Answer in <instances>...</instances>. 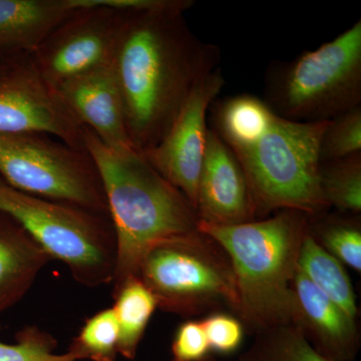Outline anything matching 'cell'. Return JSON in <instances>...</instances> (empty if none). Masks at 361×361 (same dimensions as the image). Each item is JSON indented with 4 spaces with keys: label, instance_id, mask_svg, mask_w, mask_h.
I'll return each mask as SVG.
<instances>
[{
    "label": "cell",
    "instance_id": "cell-1",
    "mask_svg": "<svg viewBox=\"0 0 361 361\" xmlns=\"http://www.w3.org/2000/svg\"><path fill=\"white\" fill-rule=\"evenodd\" d=\"M194 4L125 8L111 66L130 142L140 153L163 139L195 85L219 68V47L202 42L185 20Z\"/></svg>",
    "mask_w": 361,
    "mask_h": 361
},
{
    "label": "cell",
    "instance_id": "cell-2",
    "mask_svg": "<svg viewBox=\"0 0 361 361\" xmlns=\"http://www.w3.org/2000/svg\"><path fill=\"white\" fill-rule=\"evenodd\" d=\"M85 149L96 163L115 230L113 290L139 275L145 254L163 240L198 232L197 209L134 148L114 149L85 128Z\"/></svg>",
    "mask_w": 361,
    "mask_h": 361
},
{
    "label": "cell",
    "instance_id": "cell-3",
    "mask_svg": "<svg viewBox=\"0 0 361 361\" xmlns=\"http://www.w3.org/2000/svg\"><path fill=\"white\" fill-rule=\"evenodd\" d=\"M199 232L215 241L229 259L238 292L237 314L254 334L298 323L294 279L310 216L281 210L262 220L236 225L199 221Z\"/></svg>",
    "mask_w": 361,
    "mask_h": 361
},
{
    "label": "cell",
    "instance_id": "cell-4",
    "mask_svg": "<svg viewBox=\"0 0 361 361\" xmlns=\"http://www.w3.org/2000/svg\"><path fill=\"white\" fill-rule=\"evenodd\" d=\"M265 103L280 118L329 122L361 106V20L290 61H275L265 77Z\"/></svg>",
    "mask_w": 361,
    "mask_h": 361
},
{
    "label": "cell",
    "instance_id": "cell-5",
    "mask_svg": "<svg viewBox=\"0 0 361 361\" xmlns=\"http://www.w3.org/2000/svg\"><path fill=\"white\" fill-rule=\"evenodd\" d=\"M327 123L276 116L256 144L233 151L245 174L256 217L281 210L317 216L329 208L319 186L320 140Z\"/></svg>",
    "mask_w": 361,
    "mask_h": 361
},
{
    "label": "cell",
    "instance_id": "cell-6",
    "mask_svg": "<svg viewBox=\"0 0 361 361\" xmlns=\"http://www.w3.org/2000/svg\"><path fill=\"white\" fill-rule=\"evenodd\" d=\"M0 211L32 235L73 279L94 288L111 284L116 240L110 216L63 202L23 193L0 179Z\"/></svg>",
    "mask_w": 361,
    "mask_h": 361
},
{
    "label": "cell",
    "instance_id": "cell-7",
    "mask_svg": "<svg viewBox=\"0 0 361 361\" xmlns=\"http://www.w3.org/2000/svg\"><path fill=\"white\" fill-rule=\"evenodd\" d=\"M137 277L163 311L183 316L220 306L238 311V292L229 259L201 232L157 243L145 254Z\"/></svg>",
    "mask_w": 361,
    "mask_h": 361
},
{
    "label": "cell",
    "instance_id": "cell-8",
    "mask_svg": "<svg viewBox=\"0 0 361 361\" xmlns=\"http://www.w3.org/2000/svg\"><path fill=\"white\" fill-rule=\"evenodd\" d=\"M0 179L23 193L109 215L92 157L54 135L0 134Z\"/></svg>",
    "mask_w": 361,
    "mask_h": 361
},
{
    "label": "cell",
    "instance_id": "cell-9",
    "mask_svg": "<svg viewBox=\"0 0 361 361\" xmlns=\"http://www.w3.org/2000/svg\"><path fill=\"white\" fill-rule=\"evenodd\" d=\"M78 7L59 23L30 54L52 89L71 78L110 65L122 28L125 8L108 0H77Z\"/></svg>",
    "mask_w": 361,
    "mask_h": 361
},
{
    "label": "cell",
    "instance_id": "cell-10",
    "mask_svg": "<svg viewBox=\"0 0 361 361\" xmlns=\"http://www.w3.org/2000/svg\"><path fill=\"white\" fill-rule=\"evenodd\" d=\"M84 129L40 75L30 54L20 56L0 77V134L44 133L87 149Z\"/></svg>",
    "mask_w": 361,
    "mask_h": 361
},
{
    "label": "cell",
    "instance_id": "cell-11",
    "mask_svg": "<svg viewBox=\"0 0 361 361\" xmlns=\"http://www.w3.org/2000/svg\"><path fill=\"white\" fill-rule=\"evenodd\" d=\"M224 84L220 68L199 80L167 134L156 146L142 153L149 165L180 190L196 209L208 137L207 111Z\"/></svg>",
    "mask_w": 361,
    "mask_h": 361
},
{
    "label": "cell",
    "instance_id": "cell-12",
    "mask_svg": "<svg viewBox=\"0 0 361 361\" xmlns=\"http://www.w3.org/2000/svg\"><path fill=\"white\" fill-rule=\"evenodd\" d=\"M197 212L201 221L216 225L256 220L255 207L241 164L212 128L208 130L199 178Z\"/></svg>",
    "mask_w": 361,
    "mask_h": 361
},
{
    "label": "cell",
    "instance_id": "cell-13",
    "mask_svg": "<svg viewBox=\"0 0 361 361\" xmlns=\"http://www.w3.org/2000/svg\"><path fill=\"white\" fill-rule=\"evenodd\" d=\"M56 90L75 120L106 146L114 149L133 148L123 97L111 63L71 78Z\"/></svg>",
    "mask_w": 361,
    "mask_h": 361
},
{
    "label": "cell",
    "instance_id": "cell-14",
    "mask_svg": "<svg viewBox=\"0 0 361 361\" xmlns=\"http://www.w3.org/2000/svg\"><path fill=\"white\" fill-rule=\"evenodd\" d=\"M294 291L298 304V323L316 350L331 361H353L360 336L357 322L315 288L297 270Z\"/></svg>",
    "mask_w": 361,
    "mask_h": 361
},
{
    "label": "cell",
    "instance_id": "cell-15",
    "mask_svg": "<svg viewBox=\"0 0 361 361\" xmlns=\"http://www.w3.org/2000/svg\"><path fill=\"white\" fill-rule=\"evenodd\" d=\"M51 260L18 221L0 211V316L20 302Z\"/></svg>",
    "mask_w": 361,
    "mask_h": 361
},
{
    "label": "cell",
    "instance_id": "cell-16",
    "mask_svg": "<svg viewBox=\"0 0 361 361\" xmlns=\"http://www.w3.org/2000/svg\"><path fill=\"white\" fill-rule=\"evenodd\" d=\"M77 0H0V51L32 54Z\"/></svg>",
    "mask_w": 361,
    "mask_h": 361
},
{
    "label": "cell",
    "instance_id": "cell-17",
    "mask_svg": "<svg viewBox=\"0 0 361 361\" xmlns=\"http://www.w3.org/2000/svg\"><path fill=\"white\" fill-rule=\"evenodd\" d=\"M212 129L232 151L256 144L268 132L276 118L264 99L238 94L214 102Z\"/></svg>",
    "mask_w": 361,
    "mask_h": 361
},
{
    "label": "cell",
    "instance_id": "cell-18",
    "mask_svg": "<svg viewBox=\"0 0 361 361\" xmlns=\"http://www.w3.org/2000/svg\"><path fill=\"white\" fill-rule=\"evenodd\" d=\"M113 297L111 308L118 329V355L134 360L158 302L139 277L123 282L113 290Z\"/></svg>",
    "mask_w": 361,
    "mask_h": 361
},
{
    "label": "cell",
    "instance_id": "cell-19",
    "mask_svg": "<svg viewBox=\"0 0 361 361\" xmlns=\"http://www.w3.org/2000/svg\"><path fill=\"white\" fill-rule=\"evenodd\" d=\"M298 271L323 295L356 319L358 310L355 293L344 265L325 250L310 231L301 247Z\"/></svg>",
    "mask_w": 361,
    "mask_h": 361
},
{
    "label": "cell",
    "instance_id": "cell-20",
    "mask_svg": "<svg viewBox=\"0 0 361 361\" xmlns=\"http://www.w3.org/2000/svg\"><path fill=\"white\" fill-rule=\"evenodd\" d=\"M238 361H331L316 350L302 329L279 325L255 334V339Z\"/></svg>",
    "mask_w": 361,
    "mask_h": 361
},
{
    "label": "cell",
    "instance_id": "cell-21",
    "mask_svg": "<svg viewBox=\"0 0 361 361\" xmlns=\"http://www.w3.org/2000/svg\"><path fill=\"white\" fill-rule=\"evenodd\" d=\"M319 186L329 207L339 212H361V152L353 155L320 161Z\"/></svg>",
    "mask_w": 361,
    "mask_h": 361
},
{
    "label": "cell",
    "instance_id": "cell-22",
    "mask_svg": "<svg viewBox=\"0 0 361 361\" xmlns=\"http://www.w3.org/2000/svg\"><path fill=\"white\" fill-rule=\"evenodd\" d=\"M118 329L113 308H104L85 320L68 353L77 360L116 361Z\"/></svg>",
    "mask_w": 361,
    "mask_h": 361
},
{
    "label": "cell",
    "instance_id": "cell-23",
    "mask_svg": "<svg viewBox=\"0 0 361 361\" xmlns=\"http://www.w3.org/2000/svg\"><path fill=\"white\" fill-rule=\"evenodd\" d=\"M310 231L329 253L343 265L360 273L361 230L356 220L323 217L318 223L310 218Z\"/></svg>",
    "mask_w": 361,
    "mask_h": 361
},
{
    "label": "cell",
    "instance_id": "cell-24",
    "mask_svg": "<svg viewBox=\"0 0 361 361\" xmlns=\"http://www.w3.org/2000/svg\"><path fill=\"white\" fill-rule=\"evenodd\" d=\"M56 337L37 325H27L16 334L14 343L0 341V361H80L71 353H56Z\"/></svg>",
    "mask_w": 361,
    "mask_h": 361
},
{
    "label": "cell",
    "instance_id": "cell-25",
    "mask_svg": "<svg viewBox=\"0 0 361 361\" xmlns=\"http://www.w3.org/2000/svg\"><path fill=\"white\" fill-rule=\"evenodd\" d=\"M361 152V106L327 123L319 146L320 161L336 160Z\"/></svg>",
    "mask_w": 361,
    "mask_h": 361
},
{
    "label": "cell",
    "instance_id": "cell-26",
    "mask_svg": "<svg viewBox=\"0 0 361 361\" xmlns=\"http://www.w3.org/2000/svg\"><path fill=\"white\" fill-rule=\"evenodd\" d=\"M201 322L213 353L232 355L242 345L245 329L239 318L224 312H214Z\"/></svg>",
    "mask_w": 361,
    "mask_h": 361
},
{
    "label": "cell",
    "instance_id": "cell-27",
    "mask_svg": "<svg viewBox=\"0 0 361 361\" xmlns=\"http://www.w3.org/2000/svg\"><path fill=\"white\" fill-rule=\"evenodd\" d=\"M211 349L201 320H186L176 330L171 344L173 361H201Z\"/></svg>",
    "mask_w": 361,
    "mask_h": 361
},
{
    "label": "cell",
    "instance_id": "cell-28",
    "mask_svg": "<svg viewBox=\"0 0 361 361\" xmlns=\"http://www.w3.org/2000/svg\"><path fill=\"white\" fill-rule=\"evenodd\" d=\"M23 54H6L0 51V77L4 75Z\"/></svg>",
    "mask_w": 361,
    "mask_h": 361
},
{
    "label": "cell",
    "instance_id": "cell-29",
    "mask_svg": "<svg viewBox=\"0 0 361 361\" xmlns=\"http://www.w3.org/2000/svg\"><path fill=\"white\" fill-rule=\"evenodd\" d=\"M201 361H228V360H217V358H214L213 356L209 355V356H207L205 360H201Z\"/></svg>",
    "mask_w": 361,
    "mask_h": 361
}]
</instances>
